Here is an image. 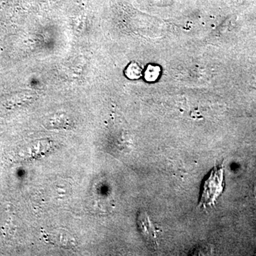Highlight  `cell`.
Listing matches in <instances>:
<instances>
[{
	"label": "cell",
	"instance_id": "6da1fadb",
	"mask_svg": "<svg viewBox=\"0 0 256 256\" xmlns=\"http://www.w3.org/2000/svg\"><path fill=\"white\" fill-rule=\"evenodd\" d=\"M225 188L223 164L216 166L210 172L202 184L198 206L206 208L214 205Z\"/></svg>",
	"mask_w": 256,
	"mask_h": 256
},
{
	"label": "cell",
	"instance_id": "7a4b0ae2",
	"mask_svg": "<svg viewBox=\"0 0 256 256\" xmlns=\"http://www.w3.org/2000/svg\"><path fill=\"white\" fill-rule=\"evenodd\" d=\"M139 224L140 229L142 230L143 236L146 242H149V245L152 248H156V240L154 228L152 225L148 216L141 215V218H139Z\"/></svg>",
	"mask_w": 256,
	"mask_h": 256
},
{
	"label": "cell",
	"instance_id": "3957f363",
	"mask_svg": "<svg viewBox=\"0 0 256 256\" xmlns=\"http://www.w3.org/2000/svg\"><path fill=\"white\" fill-rule=\"evenodd\" d=\"M126 75L130 79H138L142 75V68L139 64L131 63L126 70Z\"/></svg>",
	"mask_w": 256,
	"mask_h": 256
},
{
	"label": "cell",
	"instance_id": "277c9868",
	"mask_svg": "<svg viewBox=\"0 0 256 256\" xmlns=\"http://www.w3.org/2000/svg\"><path fill=\"white\" fill-rule=\"evenodd\" d=\"M160 69L158 67L149 66L144 73V78L148 82H154L159 76Z\"/></svg>",
	"mask_w": 256,
	"mask_h": 256
}]
</instances>
